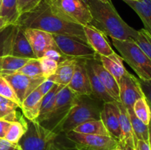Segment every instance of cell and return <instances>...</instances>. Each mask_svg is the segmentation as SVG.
I'll use <instances>...</instances> for the list:
<instances>
[{"label": "cell", "mask_w": 151, "mask_h": 150, "mask_svg": "<svg viewBox=\"0 0 151 150\" xmlns=\"http://www.w3.org/2000/svg\"><path fill=\"white\" fill-rule=\"evenodd\" d=\"M16 24L24 29L32 28L50 34L67 35L88 44L84 34L83 26L66 20L59 16L47 0H43L32 10L21 15Z\"/></svg>", "instance_id": "1"}, {"label": "cell", "mask_w": 151, "mask_h": 150, "mask_svg": "<svg viewBox=\"0 0 151 150\" xmlns=\"http://www.w3.org/2000/svg\"><path fill=\"white\" fill-rule=\"evenodd\" d=\"M91 13V25L95 26L111 39L120 41L134 40L138 30L130 26L117 13L111 1L85 0Z\"/></svg>", "instance_id": "2"}, {"label": "cell", "mask_w": 151, "mask_h": 150, "mask_svg": "<svg viewBox=\"0 0 151 150\" xmlns=\"http://www.w3.org/2000/svg\"><path fill=\"white\" fill-rule=\"evenodd\" d=\"M103 103L91 96H79L75 105L72 107L66 119L58 128L56 133L66 134L79 125L91 120L100 119ZM104 104V103H103Z\"/></svg>", "instance_id": "3"}, {"label": "cell", "mask_w": 151, "mask_h": 150, "mask_svg": "<svg viewBox=\"0 0 151 150\" xmlns=\"http://www.w3.org/2000/svg\"><path fill=\"white\" fill-rule=\"evenodd\" d=\"M112 44L125 60L136 72L139 79L151 81V60L134 40L111 39Z\"/></svg>", "instance_id": "4"}, {"label": "cell", "mask_w": 151, "mask_h": 150, "mask_svg": "<svg viewBox=\"0 0 151 150\" xmlns=\"http://www.w3.org/2000/svg\"><path fill=\"white\" fill-rule=\"evenodd\" d=\"M26 131L18 146L20 150H52L58 134L40 124L36 121L26 119Z\"/></svg>", "instance_id": "5"}, {"label": "cell", "mask_w": 151, "mask_h": 150, "mask_svg": "<svg viewBox=\"0 0 151 150\" xmlns=\"http://www.w3.org/2000/svg\"><path fill=\"white\" fill-rule=\"evenodd\" d=\"M52 8L61 17L82 26L91 24L89 8L85 0H47Z\"/></svg>", "instance_id": "6"}, {"label": "cell", "mask_w": 151, "mask_h": 150, "mask_svg": "<svg viewBox=\"0 0 151 150\" xmlns=\"http://www.w3.org/2000/svg\"><path fill=\"white\" fill-rule=\"evenodd\" d=\"M79 96L71 91L68 86L62 88L56 96L54 107L51 113L48 118L40 124L56 133L58 126L66 119Z\"/></svg>", "instance_id": "7"}, {"label": "cell", "mask_w": 151, "mask_h": 150, "mask_svg": "<svg viewBox=\"0 0 151 150\" xmlns=\"http://www.w3.org/2000/svg\"><path fill=\"white\" fill-rule=\"evenodd\" d=\"M52 35L58 49L68 58L98 60V54L88 44L81 40L67 35Z\"/></svg>", "instance_id": "8"}, {"label": "cell", "mask_w": 151, "mask_h": 150, "mask_svg": "<svg viewBox=\"0 0 151 150\" xmlns=\"http://www.w3.org/2000/svg\"><path fill=\"white\" fill-rule=\"evenodd\" d=\"M65 135L78 150H111L119 145L118 141L111 136L88 135L74 131Z\"/></svg>", "instance_id": "9"}, {"label": "cell", "mask_w": 151, "mask_h": 150, "mask_svg": "<svg viewBox=\"0 0 151 150\" xmlns=\"http://www.w3.org/2000/svg\"><path fill=\"white\" fill-rule=\"evenodd\" d=\"M14 90L17 98L20 102L22 101L28 95L35 91L47 78L44 76H29L22 74L13 73L1 74Z\"/></svg>", "instance_id": "10"}, {"label": "cell", "mask_w": 151, "mask_h": 150, "mask_svg": "<svg viewBox=\"0 0 151 150\" xmlns=\"http://www.w3.org/2000/svg\"><path fill=\"white\" fill-rule=\"evenodd\" d=\"M118 84L120 103L123 104L127 110L133 109V106L136 101L144 96L139 79L127 71L121 77Z\"/></svg>", "instance_id": "11"}, {"label": "cell", "mask_w": 151, "mask_h": 150, "mask_svg": "<svg viewBox=\"0 0 151 150\" xmlns=\"http://www.w3.org/2000/svg\"><path fill=\"white\" fill-rule=\"evenodd\" d=\"M24 32L36 58H41L47 50L58 49L52 34L32 28H25Z\"/></svg>", "instance_id": "12"}, {"label": "cell", "mask_w": 151, "mask_h": 150, "mask_svg": "<svg viewBox=\"0 0 151 150\" xmlns=\"http://www.w3.org/2000/svg\"><path fill=\"white\" fill-rule=\"evenodd\" d=\"M100 119L110 135L118 141H122V132L119 124V110L116 101L103 104Z\"/></svg>", "instance_id": "13"}, {"label": "cell", "mask_w": 151, "mask_h": 150, "mask_svg": "<svg viewBox=\"0 0 151 150\" xmlns=\"http://www.w3.org/2000/svg\"><path fill=\"white\" fill-rule=\"evenodd\" d=\"M68 87L71 91L78 95H92L89 78L86 68V60L78 59L73 76Z\"/></svg>", "instance_id": "14"}, {"label": "cell", "mask_w": 151, "mask_h": 150, "mask_svg": "<svg viewBox=\"0 0 151 150\" xmlns=\"http://www.w3.org/2000/svg\"><path fill=\"white\" fill-rule=\"evenodd\" d=\"M83 31L88 45L99 56H109L114 53L106 35L91 24L83 26Z\"/></svg>", "instance_id": "15"}, {"label": "cell", "mask_w": 151, "mask_h": 150, "mask_svg": "<svg viewBox=\"0 0 151 150\" xmlns=\"http://www.w3.org/2000/svg\"><path fill=\"white\" fill-rule=\"evenodd\" d=\"M10 55L22 58H36L25 35L24 29L17 24H15Z\"/></svg>", "instance_id": "16"}, {"label": "cell", "mask_w": 151, "mask_h": 150, "mask_svg": "<svg viewBox=\"0 0 151 150\" xmlns=\"http://www.w3.org/2000/svg\"><path fill=\"white\" fill-rule=\"evenodd\" d=\"M90 63L94 73L98 76L109 95L114 101L120 102L119 84L115 78L103 67L99 60H90Z\"/></svg>", "instance_id": "17"}, {"label": "cell", "mask_w": 151, "mask_h": 150, "mask_svg": "<svg viewBox=\"0 0 151 150\" xmlns=\"http://www.w3.org/2000/svg\"><path fill=\"white\" fill-rule=\"evenodd\" d=\"M42 98V94L36 88L24 99L20 108L25 119L29 121H36L39 116Z\"/></svg>", "instance_id": "18"}, {"label": "cell", "mask_w": 151, "mask_h": 150, "mask_svg": "<svg viewBox=\"0 0 151 150\" xmlns=\"http://www.w3.org/2000/svg\"><path fill=\"white\" fill-rule=\"evenodd\" d=\"M116 103L119 110V124L122 132V141L119 143V146L129 145L136 148L137 141L134 134L128 110L122 103L119 101H116Z\"/></svg>", "instance_id": "19"}, {"label": "cell", "mask_w": 151, "mask_h": 150, "mask_svg": "<svg viewBox=\"0 0 151 150\" xmlns=\"http://www.w3.org/2000/svg\"><path fill=\"white\" fill-rule=\"evenodd\" d=\"M78 62V59L68 58L58 63L57 69L53 75L47 79H50L55 83L68 86L73 76L75 69V66Z\"/></svg>", "instance_id": "20"}, {"label": "cell", "mask_w": 151, "mask_h": 150, "mask_svg": "<svg viewBox=\"0 0 151 150\" xmlns=\"http://www.w3.org/2000/svg\"><path fill=\"white\" fill-rule=\"evenodd\" d=\"M86 68L88 78H89L92 96H94L96 99H97L99 101L103 103L111 102V101H114L107 92L98 76L94 73L91 66L90 60H86Z\"/></svg>", "instance_id": "21"}, {"label": "cell", "mask_w": 151, "mask_h": 150, "mask_svg": "<svg viewBox=\"0 0 151 150\" xmlns=\"http://www.w3.org/2000/svg\"><path fill=\"white\" fill-rule=\"evenodd\" d=\"M98 60L103 67L115 78L117 82H119L121 77L127 71L124 66L123 60L121 56L116 53L114 52L109 56H99Z\"/></svg>", "instance_id": "22"}, {"label": "cell", "mask_w": 151, "mask_h": 150, "mask_svg": "<svg viewBox=\"0 0 151 150\" xmlns=\"http://www.w3.org/2000/svg\"><path fill=\"white\" fill-rule=\"evenodd\" d=\"M141 19L145 29L151 34V0H123Z\"/></svg>", "instance_id": "23"}, {"label": "cell", "mask_w": 151, "mask_h": 150, "mask_svg": "<svg viewBox=\"0 0 151 150\" xmlns=\"http://www.w3.org/2000/svg\"><path fill=\"white\" fill-rule=\"evenodd\" d=\"M64 87L66 86L55 83L54 86L51 88V90L43 96L39 116L36 119L37 122L41 124L48 118L54 107L56 96L58 94L59 91Z\"/></svg>", "instance_id": "24"}, {"label": "cell", "mask_w": 151, "mask_h": 150, "mask_svg": "<svg viewBox=\"0 0 151 150\" xmlns=\"http://www.w3.org/2000/svg\"><path fill=\"white\" fill-rule=\"evenodd\" d=\"M72 131L75 132H78V133L88 134V135L111 136L109 132L106 129L105 125L103 124L101 119L88 121L77 126Z\"/></svg>", "instance_id": "25"}, {"label": "cell", "mask_w": 151, "mask_h": 150, "mask_svg": "<svg viewBox=\"0 0 151 150\" xmlns=\"http://www.w3.org/2000/svg\"><path fill=\"white\" fill-rule=\"evenodd\" d=\"M30 59L22 58L12 55L0 57V74H10L16 71Z\"/></svg>", "instance_id": "26"}, {"label": "cell", "mask_w": 151, "mask_h": 150, "mask_svg": "<svg viewBox=\"0 0 151 150\" xmlns=\"http://www.w3.org/2000/svg\"><path fill=\"white\" fill-rule=\"evenodd\" d=\"M19 16L17 0H1L0 17L9 24H16Z\"/></svg>", "instance_id": "27"}, {"label": "cell", "mask_w": 151, "mask_h": 150, "mask_svg": "<svg viewBox=\"0 0 151 150\" xmlns=\"http://www.w3.org/2000/svg\"><path fill=\"white\" fill-rule=\"evenodd\" d=\"M130 120L136 139L141 140L149 143V125L143 123L137 117L133 109H128Z\"/></svg>", "instance_id": "28"}, {"label": "cell", "mask_w": 151, "mask_h": 150, "mask_svg": "<svg viewBox=\"0 0 151 150\" xmlns=\"http://www.w3.org/2000/svg\"><path fill=\"white\" fill-rule=\"evenodd\" d=\"M18 107H20L17 103L0 96V118L11 122L21 121L22 119H18Z\"/></svg>", "instance_id": "29"}, {"label": "cell", "mask_w": 151, "mask_h": 150, "mask_svg": "<svg viewBox=\"0 0 151 150\" xmlns=\"http://www.w3.org/2000/svg\"><path fill=\"white\" fill-rule=\"evenodd\" d=\"M15 24H9L0 29V57L10 55Z\"/></svg>", "instance_id": "30"}, {"label": "cell", "mask_w": 151, "mask_h": 150, "mask_svg": "<svg viewBox=\"0 0 151 150\" xmlns=\"http://www.w3.org/2000/svg\"><path fill=\"white\" fill-rule=\"evenodd\" d=\"M26 131V124L25 120L12 121L10 128L6 134L4 139L13 144H18L19 141L23 136Z\"/></svg>", "instance_id": "31"}, {"label": "cell", "mask_w": 151, "mask_h": 150, "mask_svg": "<svg viewBox=\"0 0 151 150\" xmlns=\"http://www.w3.org/2000/svg\"><path fill=\"white\" fill-rule=\"evenodd\" d=\"M133 110L138 119L145 124L149 125L151 119V110L145 97L138 99L133 106Z\"/></svg>", "instance_id": "32"}, {"label": "cell", "mask_w": 151, "mask_h": 150, "mask_svg": "<svg viewBox=\"0 0 151 150\" xmlns=\"http://www.w3.org/2000/svg\"><path fill=\"white\" fill-rule=\"evenodd\" d=\"M16 73L22 74L29 76H44L40 59H30L22 67L16 71Z\"/></svg>", "instance_id": "33"}, {"label": "cell", "mask_w": 151, "mask_h": 150, "mask_svg": "<svg viewBox=\"0 0 151 150\" xmlns=\"http://www.w3.org/2000/svg\"><path fill=\"white\" fill-rule=\"evenodd\" d=\"M134 41L151 60V34L150 32L145 29L138 30L137 38Z\"/></svg>", "instance_id": "34"}, {"label": "cell", "mask_w": 151, "mask_h": 150, "mask_svg": "<svg viewBox=\"0 0 151 150\" xmlns=\"http://www.w3.org/2000/svg\"><path fill=\"white\" fill-rule=\"evenodd\" d=\"M0 96L17 103L20 107V102L18 99L14 90L12 88L8 81L1 74H0Z\"/></svg>", "instance_id": "35"}, {"label": "cell", "mask_w": 151, "mask_h": 150, "mask_svg": "<svg viewBox=\"0 0 151 150\" xmlns=\"http://www.w3.org/2000/svg\"><path fill=\"white\" fill-rule=\"evenodd\" d=\"M40 61H41L43 75H44V77L47 79L50 76L54 74L56 69H57L58 66V62L52 60V59L46 57H42L41 58H40Z\"/></svg>", "instance_id": "36"}, {"label": "cell", "mask_w": 151, "mask_h": 150, "mask_svg": "<svg viewBox=\"0 0 151 150\" xmlns=\"http://www.w3.org/2000/svg\"><path fill=\"white\" fill-rule=\"evenodd\" d=\"M43 0H17V9L19 16L30 11Z\"/></svg>", "instance_id": "37"}, {"label": "cell", "mask_w": 151, "mask_h": 150, "mask_svg": "<svg viewBox=\"0 0 151 150\" xmlns=\"http://www.w3.org/2000/svg\"><path fill=\"white\" fill-rule=\"evenodd\" d=\"M43 57H49V58L52 59V60H55V61L58 62V63H61V62H63V60L68 59L67 57H66L64 54H63L61 52H60V50L55 49H52L47 50Z\"/></svg>", "instance_id": "38"}, {"label": "cell", "mask_w": 151, "mask_h": 150, "mask_svg": "<svg viewBox=\"0 0 151 150\" xmlns=\"http://www.w3.org/2000/svg\"><path fill=\"white\" fill-rule=\"evenodd\" d=\"M140 87L151 110V81H144L139 79Z\"/></svg>", "instance_id": "39"}, {"label": "cell", "mask_w": 151, "mask_h": 150, "mask_svg": "<svg viewBox=\"0 0 151 150\" xmlns=\"http://www.w3.org/2000/svg\"><path fill=\"white\" fill-rule=\"evenodd\" d=\"M55 84V83L52 80H50V79H46V80L44 81L37 88L44 96L51 90V88L54 86Z\"/></svg>", "instance_id": "40"}, {"label": "cell", "mask_w": 151, "mask_h": 150, "mask_svg": "<svg viewBox=\"0 0 151 150\" xmlns=\"http://www.w3.org/2000/svg\"><path fill=\"white\" fill-rule=\"evenodd\" d=\"M10 124L11 121L0 118V138H4Z\"/></svg>", "instance_id": "41"}, {"label": "cell", "mask_w": 151, "mask_h": 150, "mask_svg": "<svg viewBox=\"0 0 151 150\" xmlns=\"http://www.w3.org/2000/svg\"><path fill=\"white\" fill-rule=\"evenodd\" d=\"M0 150H20L18 144H13L6 141L4 138H0Z\"/></svg>", "instance_id": "42"}, {"label": "cell", "mask_w": 151, "mask_h": 150, "mask_svg": "<svg viewBox=\"0 0 151 150\" xmlns=\"http://www.w3.org/2000/svg\"><path fill=\"white\" fill-rule=\"evenodd\" d=\"M136 150H150L149 143L141 140H137L136 144Z\"/></svg>", "instance_id": "43"}, {"label": "cell", "mask_w": 151, "mask_h": 150, "mask_svg": "<svg viewBox=\"0 0 151 150\" xmlns=\"http://www.w3.org/2000/svg\"><path fill=\"white\" fill-rule=\"evenodd\" d=\"M52 150H78L77 149L74 148H67V147H63V146H58V145H56V144H55V146H53L52 149Z\"/></svg>", "instance_id": "44"}, {"label": "cell", "mask_w": 151, "mask_h": 150, "mask_svg": "<svg viewBox=\"0 0 151 150\" xmlns=\"http://www.w3.org/2000/svg\"><path fill=\"white\" fill-rule=\"evenodd\" d=\"M7 25H9V24L7 23V22H6L5 21L2 19V18L0 17V29H2V28H4V27H5V26H7Z\"/></svg>", "instance_id": "45"}, {"label": "cell", "mask_w": 151, "mask_h": 150, "mask_svg": "<svg viewBox=\"0 0 151 150\" xmlns=\"http://www.w3.org/2000/svg\"><path fill=\"white\" fill-rule=\"evenodd\" d=\"M122 148L123 149V150H136V148L134 146H131L129 145H124L122 146Z\"/></svg>", "instance_id": "46"}, {"label": "cell", "mask_w": 151, "mask_h": 150, "mask_svg": "<svg viewBox=\"0 0 151 150\" xmlns=\"http://www.w3.org/2000/svg\"><path fill=\"white\" fill-rule=\"evenodd\" d=\"M149 145H150L151 150V119L150 124H149Z\"/></svg>", "instance_id": "47"}, {"label": "cell", "mask_w": 151, "mask_h": 150, "mask_svg": "<svg viewBox=\"0 0 151 150\" xmlns=\"http://www.w3.org/2000/svg\"><path fill=\"white\" fill-rule=\"evenodd\" d=\"M111 150H123V149H122V146H119V144L117 146L115 147L114 149H111Z\"/></svg>", "instance_id": "48"}, {"label": "cell", "mask_w": 151, "mask_h": 150, "mask_svg": "<svg viewBox=\"0 0 151 150\" xmlns=\"http://www.w3.org/2000/svg\"><path fill=\"white\" fill-rule=\"evenodd\" d=\"M99 1H103V2H107V1H109V0H99Z\"/></svg>", "instance_id": "49"}, {"label": "cell", "mask_w": 151, "mask_h": 150, "mask_svg": "<svg viewBox=\"0 0 151 150\" xmlns=\"http://www.w3.org/2000/svg\"><path fill=\"white\" fill-rule=\"evenodd\" d=\"M1 0H0V10H1Z\"/></svg>", "instance_id": "50"}]
</instances>
